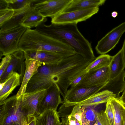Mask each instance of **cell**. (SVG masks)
<instances>
[{
	"mask_svg": "<svg viewBox=\"0 0 125 125\" xmlns=\"http://www.w3.org/2000/svg\"><path fill=\"white\" fill-rule=\"evenodd\" d=\"M44 21L36 27L40 32L71 46L85 59L93 61L96 58L91 44L80 32L75 23L52 24L46 25Z\"/></svg>",
	"mask_w": 125,
	"mask_h": 125,
	"instance_id": "6da1fadb",
	"label": "cell"
},
{
	"mask_svg": "<svg viewBox=\"0 0 125 125\" xmlns=\"http://www.w3.org/2000/svg\"><path fill=\"white\" fill-rule=\"evenodd\" d=\"M18 48L24 52L27 51H48L67 57L77 53L68 45L44 35L35 29L28 28L20 41Z\"/></svg>",
	"mask_w": 125,
	"mask_h": 125,
	"instance_id": "7a4b0ae2",
	"label": "cell"
},
{
	"mask_svg": "<svg viewBox=\"0 0 125 125\" xmlns=\"http://www.w3.org/2000/svg\"><path fill=\"white\" fill-rule=\"evenodd\" d=\"M92 62L76 53L53 64L54 83L58 85L63 98L72 83L80 75L86 73L85 69Z\"/></svg>",
	"mask_w": 125,
	"mask_h": 125,
	"instance_id": "3957f363",
	"label": "cell"
},
{
	"mask_svg": "<svg viewBox=\"0 0 125 125\" xmlns=\"http://www.w3.org/2000/svg\"><path fill=\"white\" fill-rule=\"evenodd\" d=\"M21 97L18 98L16 95H13L0 105V125H13L16 123L27 125V116L20 106Z\"/></svg>",
	"mask_w": 125,
	"mask_h": 125,
	"instance_id": "277c9868",
	"label": "cell"
},
{
	"mask_svg": "<svg viewBox=\"0 0 125 125\" xmlns=\"http://www.w3.org/2000/svg\"><path fill=\"white\" fill-rule=\"evenodd\" d=\"M28 29L22 25L6 31L0 32V58L19 50L18 46L22 35Z\"/></svg>",
	"mask_w": 125,
	"mask_h": 125,
	"instance_id": "5b68a950",
	"label": "cell"
},
{
	"mask_svg": "<svg viewBox=\"0 0 125 125\" xmlns=\"http://www.w3.org/2000/svg\"><path fill=\"white\" fill-rule=\"evenodd\" d=\"M106 83L91 87H70L63 98L62 103L66 107L74 106L100 91Z\"/></svg>",
	"mask_w": 125,
	"mask_h": 125,
	"instance_id": "8992f818",
	"label": "cell"
},
{
	"mask_svg": "<svg viewBox=\"0 0 125 125\" xmlns=\"http://www.w3.org/2000/svg\"><path fill=\"white\" fill-rule=\"evenodd\" d=\"M98 7L62 12L52 18L51 22L53 24L77 23L85 21L97 13Z\"/></svg>",
	"mask_w": 125,
	"mask_h": 125,
	"instance_id": "52a82bcc",
	"label": "cell"
},
{
	"mask_svg": "<svg viewBox=\"0 0 125 125\" xmlns=\"http://www.w3.org/2000/svg\"><path fill=\"white\" fill-rule=\"evenodd\" d=\"M125 32V22L115 27L99 41L95 47L97 52L105 54L114 49Z\"/></svg>",
	"mask_w": 125,
	"mask_h": 125,
	"instance_id": "ba28073f",
	"label": "cell"
},
{
	"mask_svg": "<svg viewBox=\"0 0 125 125\" xmlns=\"http://www.w3.org/2000/svg\"><path fill=\"white\" fill-rule=\"evenodd\" d=\"M72 0H42L33 6L44 17L52 18L62 12Z\"/></svg>",
	"mask_w": 125,
	"mask_h": 125,
	"instance_id": "9c48e42d",
	"label": "cell"
},
{
	"mask_svg": "<svg viewBox=\"0 0 125 125\" xmlns=\"http://www.w3.org/2000/svg\"><path fill=\"white\" fill-rule=\"evenodd\" d=\"M47 89L33 92L25 93L21 97V108L26 115H39L37 107L39 103L45 94Z\"/></svg>",
	"mask_w": 125,
	"mask_h": 125,
	"instance_id": "30bf717a",
	"label": "cell"
},
{
	"mask_svg": "<svg viewBox=\"0 0 125 125\" xmlns=\"http://www.w3.org/2000/svg\"><path fill=\"white\" fill-rule=\"evenodd\" d=\"M59 88L55 83H53L47 89L46 92L38 104V115L50 109L57 110L58 105L62 103Z\"/></svg>",
	"mask_w": 125,
	"mask_h": 125,
	"instance_id": "8fae6325",
	"label": "cell"
},
{
	"mask_svg": "<svg viewBox=\"0 0 125 125\" xmlns=\"http://www.w3.org/2000/svg\"><path fill=\"white\" fill-rule=\"evenodd\" d=\"M110 79L108 66L87 72L82 80L77 86L91 87L107 83Z\"/></svg>",
	"mask_w": 125,
	"mask_h": 125,
	"instance_id": "7c38bea8",
	"label": "cell"
},
{
	"mask_svg": "<svg viewBox=\"0 0 125 125\" xmlns=\"http://www.w3.org/2000/svg\"><path fill=\"white\" fill-rule=\"evenodd\" d=\"M11 59L5 71L0 76V83L4 82L9 75L12 72H17L21 75V83L24 74L26 66L24 52L18 50L11 54Z\"/></svg>",
	"mask_w": 125,
	"mask_h": 125,
	"instance_id": "4fadbf2b",
	"label": "cell"
},
{
	"mask_svg": "<svg viewBox=\"0 0 125 125\" xmlns=\"http://www.w3.org/2000/svg\"><path fill=\"white\" fill-rule=\"evenodd\" d=\"M25 60V70L21 86L16 95L19 98L26 91L27 84L32 76L37 72L39 67L42 64L24 54Z\"/></svg>",
	"mask_w": 125,
	"mask_h": 125,
	"instance_id": "5bb4252c",
	"label": "cell"
},
{
	"mask_svg": "<svg viewBox=\"0 0 125 125\" xmlns=\"http://www.w3.org/2000/svg\"><path fill=\"white\" fill-rule=\"evenodd\" d=\"M24 52L25 55L43 64H54L64 58L57 53L48 51L30 50Z\"/></svg>",
	"mask_w": 125,
	"mask_h": 125,
	"instance_id": "9a60e30c",
	"label": "cell"
},
{
	"mask_svg": "<svg viewBox=\"0 0 125 125\" xmlns=\"http://www.w3.org/2000/svg\"><path fill=\"white\" fill-rule=\"evenodd\" d=\"M21 75L17 72H12L4 82L3 88L0 90V105L2 104L14 89L20 85Z\"/></svg>",
	"mask_w": 125,
	"mask_h": 125,
	"instance_id": "2e32d148",
	"label": "cell"
},
{
	"mask_svg": "<svg viewBox=\"0 0 125 125\" xmlns=\"http://www.w3.org/2000/svg\"><path fill=\"white\" fill-rule=\"evenodd\" d=\"M31 6V4H28L22 8L14 10L11 18L0 26V32L7 31L21 26L24 17Z\"/></svg>",
	"mask_w": 125,
	"mask_h": 125,
	"instance_id": "e0dca14e",
	"label": "cell"
},
{
	"mask_svg": "<svg viewBox=\"0 0 125 125\" xmlns=\"http://www.w3.org/2000/svg\"><path fill=\"white\" fill-rule=\"evenodd\" d=\"M125 71H123L117 76L110 79L100 91L106 90L112 92L119 99L120 93L125 89Z\"/></svg>",
	"mask_w": 125,
	"mask_h": 125,
	"instance_id": "ac0fdd59",
	"label": "cell"
},
{
	"mask_svg": "<svg viewBox=\"0 0 125 125\" xmlns=\"http://www.w3.org/2000/svg\"><path fill=\"white\" fill-rule=\"evenodd\" d=\"M47 19L41 14L33 6L30 9L24 17L21 25L28 28L38 26Z\"/></svg>",
	"mask_w": 125,
	"mask_h": 125,
	"instance_id": "d6986e66",
	"label": "cell"
},
{
	"mask_svg": "<svg viewBox=\"0 0 125 125\" xmlns=\"http://www.w3.org/2000/svg\"><path fill=\"white\" fill-rule=\"evenodd\" d=\"M114 97H116V95L112 92L108 90H103L94 94L78 104L81 106L98 105L106 103Z\"/></svg>",
	"mask_w": 125,
	"mask_h": 125,
	"instance_id": "ffe728a7",
	"label": "cell"
},
{
	"mask_svg": "<svg viewBox=\"0 0 125 125\" xmlns=\"http://www.w3.org/2000/svg\"><path fill=\"white\" fill-rule=\"evenodd\" d=\"M106 1V0H72L63 12L99 7L104 4Z\"/></svg>",
	"mask_w": 125,
	"mask_h": 125,
	"instance_id": "44dd1931",
	"label": "cell"
},
{
	"mask_svg": "<svg viewBox=\"0 0 125 125\" xmlns=\"http://www.w3.org/2000/svg\"><path fill=\"white\" fill-rule=\"evenodd\" d=\"M110 73V79L117 76L125 68L122 51L121 49L116 54L112 56L108 66Z\"/></svg>",
	"mask_w": 125,
	"mask_h": 125,
	"instance_id": "7402d4cb",
	"label": "cell"
},
{
	"mask_svg": "<svg viewBox=\"0 0 125 125\" xmlns=\"http://www.w3.org/2000/svg\"><path fill=\"white\" fill-rule=\"evenodd\" d=\"M57 110L46 111L36 117V125H61Z\"/></svg>",
	"mask_w": 125,
	"mask_h": 125,
	"instance_id": "603a6c76",
	"label": "cell"
},
{
	"mask_svg": "<svg viewBox=\"0 0 125 125\" xmlns=\"http://www.w3.org/2000/svg\"><path fill=\"white\" fill-rule=\"evenodd\" d=\"M98 105L81 106L82 125H94L96 123L95 121L96 111L94 108Z\"/></svg>",
	"mask_w": 125,
	"mask_h": 125,
	"instance_id": "cb8c5ba5",
	"label": "cell"
},
{
	"mask_svg": "<svg viewBox=\"0 0 125 125\" xmlns=\"http://www.w3.org/2000/svg\"><path fill=\"white\" fill-rule=\"evenodd\" d=\"M114 115L115 125H123V113L124 104L119 99L114 97L109 101Z\"/></svg>",
	"mask_w": 125,
	"mask_h": 125,
	"instance_id": "d4e9b609",
	"label": "cell"
},
{
	"mask_svg": "<svg viewBox=\"0 0 125 125\" xmlns=\"http://www.w3.org/2000/svg\"><path fill=\"white\" fill-rule=\"evenodd\" d=\"M112 56L107 54L101 55L92 61L87 66L86 72L94 71L109 66Z\"/></svg>",
	"mask_w": 125,
	"mask_h": 125,
	"instance_id": "484cf974",
	"label": "cell"
},
{
	"mask_svg": "<svg viewBox=\"0 0 125 125\" xmlns=\"http://www.w3.org/2000/svg\"><path fill=\"white\" fill-rule=\"evenodd\" d=\"M42 0H6L8 4V8L13 10L22 8L28 4L36 3Z\"/></svg>",
	"mask_w": 125,
	"mask_h": 125,
	"instance_id": "4316f807",
	"label": "cell"
},
{
	"mask_svg": "<svg viewBox=\"0 0 125 125\" xmlns=\"http://www.w3.org/2000/svg\"><path fill=\"white\" fill-rule=\"evenodd\" d=\"M14 12L13 10L9 9L0 10V26L11 18Z\"/></svg>",
	"mask_w": 125,
	"mask_h": 125,
	"instance_id": "83f0119b",
	"label": "cell"
},
{
	"mask_svg": "<svg viewBox=\"0 0 125 125\" xmlns=\"http://www.w3.org/2000/svg\"><path fill=\"white\" fill-rule=\"evenodd\" d=\"M105 106V109L104 111L107 116L110 125H115L114 115L110 103L109 102H107Z\"/></svg>",
	"mask_w": 125,
	"mask_h": 125,
	"instance_id": "f1b7e54d",
	"label": "cell"
},
{
	"mask_svg": "<svg viewBox=\"0 0 125 125\" xmlns=\"http://www.w3.org/2000/svg\"><path fill=\"white\" fill-rule=\"evenodd\" d=\"M70 115L74 117L80 123H82L81 106L77 104L74 106Z\"/></svg>",
	"mask_w": 125,
	"mask_h": 125,
	"instance_id": "f546056e",
	"label": "cell"
},
{
	"mask_svg": "<svg viewBox=\"0 0 125 125\" xmlns=\"http://www.w3.org/2000/svg\"><path fill=\"white\" fill-rule=\"evenodd\" d=\"M11 59V55H8L2 58L0 63V76L5 71Z\"/></svg>",
	"mask_w": 125,
	"mask_h": 125,
	"instance_id": "4dcf8cb0",
	"label": "cell"
},
{
	"mask_svg": "<svg viewBox=\"0 0 125 125\" xmlns=\"http://www.w3.org/2000/svg\"><path fill=\"white\" fill-rule=\"evenodd\" d=\"M61 125H76V119L71 115L62 117Z\"/></svg>",
	"mask_w": 125,
	"mask_h": 125,
	"instance_id": "1f68e13d",
	"label": "cell"
},
{
	"mask_svg": "<svg viewBox=\"0 0 125 125\" xmlns=\"http://www.w3.org/2000/svg\"><path fill=\"white\" fill-rule=\"evenodd\" d=\"M98 116L102 125H110L106 114L104 111L98 112Z\"/></svg>",
	"mask_w": 125,
	"mask_h": 125,
	"instance_id": "d6a6232c",
	"label": "cell"
},
{
	"mask_svg": "<svg viewBox=\"0 0 125 125\" xmlns=\"http://www.w3.org/2000/svg\"><path fill=\"white\" fill-rule=\"evenodd\" d=\"M86 73L81 74L75 78L71 83L70 85L71 87H74L78 84L82 80Z\"/></svg>",
	"mask_w": 125,
	"mask_h": 125,
	"instance_id": "836d02e7",
	"label": "cell"
},
{
	"mask_svg": "<svg viewBox=\"0 0 125 125\" xmlns=\"http://www.w3.org/2000/svg\"><path fill=\"white\" fill-rule=\"evenodd\" d=\"M8 9V4L6 0H0V10Z\"/></svg>",
	"mask_w": 125,
	"mask_h": 125,
	"instance_id": "e575fe53",
	"label": "cell"
},
{
	"mask_svg": "<svg viewBox=\"0 0 125 125\" xmlns=\"http://www.w3.org/2000/svg\"><path fill=\"white\" fill-rule=\"evenodd\" d=\"M35 119V116L27 115V125H36Z\"/></svg>",
	"mask_w": 125,
	"mask_h": 125,
	"instance_id": "d590c367",
	"label": "cell"
},
{
	"mask_svg": "<svg viewBox=\"0 0 125 125\" xmlns=\"http://www.w3.org/2000/svg\"><path fill=\"white\" fill-rule=\"evenodd\" d=\"M119 99L125 105V89L123 92L122 95L120 96Z\"/></svg>",
	"mask_w": 125,
	"mask_h": 125,
	"instance_id": "8d00e7d4",
	"label": "cell"
},
{
	"mask_svg": "<svg viewBox=\"0 0 125 125\" xmlns=\"http://www.w3.org/2000/svg\"><path fill=\"white\" fill-rule=\"evenodd\" d=\"M98 112H96L95 121L97 125H102L98 116Z\"/></svg>",
	"mask_w": 125,
	"mask_h": 125,
	"instance_id": "74e56055",
	"label": "cell"
},
{
	"mask_svg": "<svg viewBox=\"0 0 125 125\" xmlns=\"http://www.w3.org/2000/svg\"><path fill=\"white\" fill-rule=\"evenodd\" d=\"M121 49L122 50L123 57L125 62V39L124 41Z\"/></svg>",
	"mask_w": 125,
	"mask_h": 125,
	"instance_id": "f35d334b",
	"label": "cell"
},
{
	"mask_svg": "<svg viewBox=\"0 0 125 125\" xmlns=\"http://www.w3.org/2000/svg\"><path fill=\"white\" fill-rule=\"evenodd\" d=\"M124 108L123 113V125H125V105L124 104Z\"/></svg>",
	"mask_w": 125,
	"mask_h": 125,
	"instance_id": "ab89813d",
	"label": "cell"
},
{
	"mask_svg": "<svg viewBox=\"0 0 125 125\" xmlns=\"http://www.w3.org/2000/svg\"><path fill=\"white\" fill-rule=\"evenodd\" d=\"M118 13L117 12L115 11L112 12L111 13L112 16L114 18L116 17L118 15Z\"/></svg>",
	"mask_w": 125,
	"mask_h": 125,
	"instance_id": "60d3db41",
	"label": "cell"
},
{
	"mask_svg": "<svg viewBox=\"0 0 125 125\" xmlns=\"http://www.w3.org/2000/svg\"><path fill=\"white\" fill-rule=\"evenodd\" d=\"M76 125H82V123H80L76 119Z\"/></svg>",
	"mask_w": 125,
	"mask_h": 125,
	"instance_id": "b9f144b4",
	"label": "cell"
},
{
	"mask_svg": "<svg viewBox=\"0 0 125 125\" xmlns=\"http://www.w3.org/2000/svg\"><path fill=\"white\" fill-rule=\"evenodd\" d=\"M13 125H20V124L18 123L15 124Z\"/></svg>",
	"mask_w": 125,
	"mask_h": 125,
	"instance_id": "7bdbcfd3",
	"label": "cell"
}]
</instances>
